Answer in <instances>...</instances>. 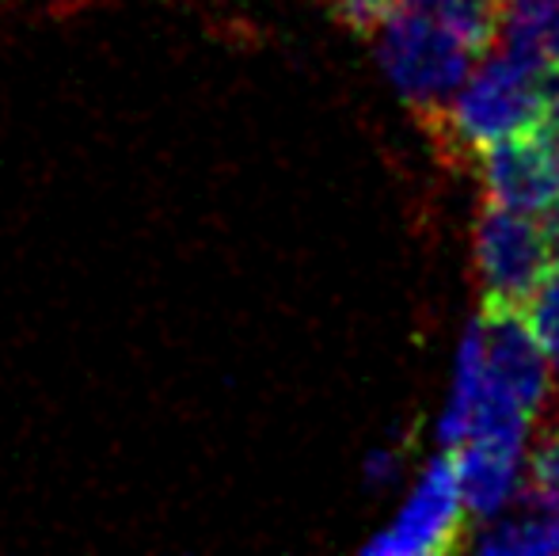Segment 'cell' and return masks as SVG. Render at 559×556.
I'll return each instance as SVG.
<instances>
[{"instance_id": "52a82bcc", "label": "cell", "mask_w": 559, "mask_h": 556, "mask_svg": "<svg viewBox=\"0 0 559 556\" xmlns=\"http://www.w3.org/2000/svg\"><path fill=\"white\" fill-rule=\"evenodd\" d=\"M456 484L468 514L495 519L522 484V446L491 442V438H464L453 450Z\"/></svg>"}, {"instance_id": "4fadbf2b", "label": "cell", "mask_w": 559, "mask_h": 556, "mask_svg": "<svg viewBox=\"0 0 559 556\" xmlns=\"http://www.w3.org/2000/svg\"><path fill=\"white\" fill-rule=\"evenodd\" d=\"M540 229H545L548 263H552V268H559V199H552L545 210H540Z\"/></svg>"}, {"instance_id": "8992f818", "label": "cell", "mask_w": 559, "mask_h": 556, "mask_svg": "<svg viewBox=\"0 0 559 556\" xmlns=\"http://www.w3.org/2000/svg\"><path fill=\"white\" fill-rule=\"evenodd\" d=\"M476 164L487 199L502 202V206L540 214L548 202L559 199V176L533 134H514L479 149Z\"/></svg>"}, {"instance_id": "9c48e42d", "label": "cell", "mask_w": 559, "mask_h": 556, "mask_svg": "<svg viewBox=\"0 0 559 556\" xmlns=\"http://www.w3.org/2000/svg\"><path fill=\"white\" fill-rule=\"evenodd\" d=\"M530 484L559 499V381L556 393L533 419V446H530Z\"/></svg>"}, {"instance_id": "8fae6325", "label": "cell", "mask_w": 559, "mask_h": 556, "mask_svg": "<svg viewBox=\"0 0 559 556\" xmlns=\"http://www.w3.org/2000/svg\"><path fill=\"white\" fill-rule=\"evenodd\" d=\"M332 12L358 35H373L389 15H396L400 8H407V0H328Z\"/></svg>"}, {"instance_id": "6da1fadb", "label": "cell", "mask_w": 559, "mask_h": 556, "mask_svg": "<svg viewBox=\"0 0 559 556\" xmlns=\"http://www.w3.org/2000/svg\"><path fill=\"white\" fill-rule=\"evenodd\" d=\"M556 92L559 73L540 54L499 43L476 61L464 88L427 130L449 161L468 164L495 141L530 134Z\"/></svg>"}, {"instance_id": "5b68a950", "label": "cell", "mask_w": 559, "mask_h": 556, "mask_svg": "<svg viewBox=\"0 0 559 556\" xmlns=\"http://www.w3.org/2000/svg\"><path fill=\"white\" fill-rule=\"evenodd\" d=\"M464 527H468V507H464L461 484H456L453 453L427 469L423 484L400 519L384 530L381 537L366 545L369 556H423V553H449L464 545Z\"/></svg>"}, {"instance_id": "ba28073f", "label": "cell", "mask_w": 559, "mask_h": 556, "mask_svg": "<svg viewBox=\"0 0 559 556\" xmlns=\"http://www.w3.org/2000/svg\"><path fill=\"white\" fill-rule=\"evenodd\" d=\"M499 43L540 54L559 73V0H507Z\"/></svg>"}, {"instance_id": "7c38bea8", "label": "cell", "mask_w": 559, "mask_h": 556, "mask_svg": "<svg viewBox=\"0 0 559 556\" xmlns=\"http://www.w3.org/2000/svg\"><path fill=\"white\" fill-rule=\"evenodd\" d=\"M530 134L540 141V149H545V156L552 161V168H556V176H559V92H556L552 99H548V107L540 111V119L533 122Z\"/></svg>"}, {"instance_id": "277c9868", "label": "cell", "mask_w": 559, "mask_h": 556, "mask_svg": "<svg viewBox=\"0 0 559 556\" xmlns=\"http://www.w3.org/2000/svg\"><path fill=\"white\" fill-rule=\"evenodd\" d=\"M479 355H484V381L518 401L533 419L556 393V366L533 340L522 309H479L476 324Z\"/></svg>"}, {"instance_id": "7a4b0ae2", "label": "cell", "mask_w": 559, "mask_h": 556, "mask_svg": "<svg viewBox=\"0 0 559 556\" xmlns=\"http://www.w3.org/2000/svg\"><path fill=\"white\" fill-rule=\"evenodd\" d=\"M369 38L377 43V58L389 69L400 96L415 107L423 127H430L453 104L479 61L468 43H461L442 20L419 8H400Z\"/></svg>"}, {"instance_id": "30bf717a", "label": "cell", "mask_w": 559, "mask_h": 556, "mask_svg": "<svg viewBox=\"0 0 559 556\" xmlns=\"http://www.w3.org/2000/svg\"><path fill=\"white\" fill-rule=\"evenodd\" d=\"M522 317L530 324L533 340L545 347V355L552 358L559 374V268H552V263H548V271L540 275L537 286H533V294L525 297Z\"/></svg>"}, {"instance_id": "3957f363", "label": "cell", "mask_w": 559, "mask_h": 556, "mask_svg": "<svg viewBox=\"0 0 559 556\" xmlns=\"http://www.w3.org/2000/svg\"><path fill=\"white\" fill-rule=\"evenodd\" d=\"M476 271L484 309H522L548 271L540 217L487 199L476 222Z\"/></svg>"}]
</instances>
